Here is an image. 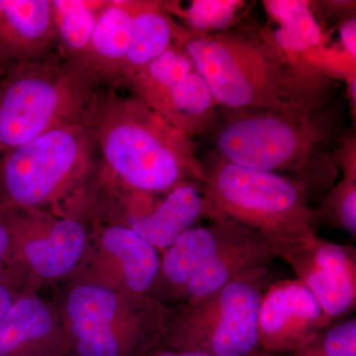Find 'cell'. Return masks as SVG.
Wrapping results in <instances>:
<instances>
[{
    "label": "cell",
    "instance_id": "20",
    "mask_svg": "<svg viewBox=\"0 0 356 356\" xmlns=\"http://www.w3.org/2000/svg\"><path fill=\"white\" fill-rule=\"evenodd\" d=\"M53 329L50 312L33 298L21 299L0 321V356H38L37 344Z\"/></svg>",
    "mask_w": 356,
    "mask_h": 356
},
{
    "label": "cell",
    "instance_id": "5",
    "mask_svg": "<svg viewBox=\"0 0 356 356\" xmlns=\"http://www.w3.org/2000/svg\"><path fill=\"white\" fill-rule=\"evenodd\" d=\"M98 90L86 72L56 56L9 70L0 76V154L86 122Z\"/></svg>",
    "mask_w": 356,
    "mask_h": 356
},
{
    "label": "cell",
    "instance_id": "21",
    "mask_svg": "<svg viewBox=\"0 0 356 356\" xmlns=\"http://www.w3.org/2000/svg\"><path fill=\"white\" fill-rule=\"evenodd\" d=\"M103 245L120 259L124 277L132 291L142 294L153 286L159 270L156 248L131 228L115 226L105 231Z\"/></svg>",
    "mask_w": 356,
    "mask_h": 356
},
{
    "label": "cell",
    "instance_id": "12",
    "mask_svg": "<svg viewBox=\"0 0 356 356\" xmlns=\"http://www.w3.org/2000/svg\"><path fill=\"white\" fill-rule=\"evenodd\" d=\"M264 8L277 24L274 41L295 72L307 83L322 89L324 35L309 1L266 0Z\"/></svg>",
    "mask_w": 356,
    "mask_h": 356
},
{
    "label": "cell",
    "instance_id": "3",
    "mask_svg": "<svg viewBox=\"0 0 356 356\" xmlns=\"http://www.w3.org/2000/svg\"><path fill=\"white\" fill-rule=\"evenodd\" d=\"M229 110L214 134L215 147L222 159L294 178L305 185L310 199L334 186L337 173L332 163L315 156L331 132L317 110L302 114Z\"/></svg>",
    "mask_w": 356,
    "mask_h": 356
},
{
    "label": "cell",
    "instance_id": "13",
    "mask_svg": "<svg viewBox=\"0 0 356 356\" xmlns=\"http://www.w3.org/2000/svg\"><path fill=\"white\" fill-rule=\"evenodd\" d=\"M116 311V295L107 288L83 285L70 293L67 313L76 356H131L132 348L112 325Z\"/></svg>",
    "mask_w": 356,
    "mask_h": 356
},
{
    "label": "cell",
    "instance_id": "30",
    "mask_svg": "<svg viewBox=\"0 0 356 356\" xmlns=\"http://www.w3.org/2000/svg\"><path fill=\"white\" fill-rule=\"evenodd\" d=\"M291 356H312V355H306V353H294V355H292Z\"/></svg>",
    "mask_w": 356,
    "mask_h": 356
},
{
    "label": "cell",
    "instance_id": "29",
    "mask_svg": "<svg viewBox=\"0 0 356 356\" xmlns=\"http://www.w3.org/2000/svg\"><path fill=\"white\" fill-rule=\"evenodd\" d=\"M9 235L8 232L2 222H0V261L6 254L7 245H8Z\"/></svg>",
    "mask_w": 356,
    "mask_h": 356
},
{
    "label": "cell",
    "instance_id": "24",
    "mask_svg": "<svg viewBox=\"0 0 356 356\" xmlns=\"http://www.w3.org/2000/svg\"><path fill=\"white\" fill-rule=\"evenodd\" d=\"M170 15H177L186 24L192 36L217 34L228 29L245 6L242 0H193L186 9L177 2L165 1Z\"/></svg>",
    "mask_w": 356,
    "mask_h": 356
},
{
    "label": "cell",
    "instance_id": "27",
    "mask_svg": "<svg viewBox=\"0 0 356 356\" xmlns=\"http://www.w3.org/2000/svg\"><path fill=\"white\" fill-rule=\"evenodd\" d=\"M138 356H207L199 355V353H187V351H180L170 350V348H154V346L147 350L143 351L140 355Z\"/></svg>",
    "mask_w": 356,
    "mask_h": 356
},
{
    "label": "cell",
    "instance_id": "16",
    "mask_svg": "<svg viewBox=\"0 0 356 356\" xmlns=\"http://www.w3.org/2000/svg\"><path fill=\"white\" fill-rule=\"evenodd\" d=\"M280 257V250L267 238L248 229L227 245L180 291L185 304L192 303L216 291L231 281L268 268Z\"/></svg>",
    "mask_w": 356,
    "mask_h": 356
},
{
    "label": "cell",
    "instance_id": "2",
    "mask_svg": "<svg viewBox=\"0 0 356 356\" xmlns=\"http://www.w3.org/2000/svg\"><path fill=\"white\" fill-rule=\"evenodd\" d=\"M178 34L218 104L285 114L318 110L321 91L295 72L268 30L192 36L182 28Z\"/></svg>",
    "mask_w": 356,
    "mask_h": 356
},
{
    "label": "cell",
    "instance_id": "22",
    "mask_svg": "<svg viewBox=\"0 0 356 356\" xmlns=\"http://www.w3.org/2000/svg\"><path fill=\"white\" fill-rule=\"evenodd\" d=\"M106 0H51L58 47L63 58L74 64L92 36Z\"/></svg>",
    "mask_w": 356,
    "mask_h": 356
},
{
    "label": "cell",
    "instance_id": "14",
    "mask_svg": "<svg viewBox=\"0 0 356 356\" xmlns=\"http://www.w3.org/2000/svg\"><path fill=\"white\" fill-rule=\"evenodd\" d=\"M138 0H106L83 56L74 64L98 86L120 83Z\"/></svg>",
    "mask_w": 356,
    "mask_h": 356
},
{
    "label": "cell",
    "instance_id": "9",
    "mask_svg": "<svg viewBox=\"0 0 356 356\" xmlns=\"http://www.w3.org/2000/svg\"><path fill=\"white\" fill-rule=\"evenodd\" d=\"M283 259L317 300L332 323L350 317L356 308V250L318 235L283 248Z\"/></svg>",
    "mask_w": 356,
    "mask_h": 356
},
{
    "label": "cell",
    "instance_id": "26",
    "mask_svg": "<svg viewBox=\"0 0 356 356\" xmlns=\"http://www.w3.org/2000/svg\"><path fill=\"white\" fill-rule=\"evenodd\" d=\"M341 39L346 55L355 60L356 58V20L355 18L346 21L341 27Z\"/></svg>",
    "mask_w": 356,
    "mask_h": 356
},
{
    "label": "cell",
    "instance_id": "15",
    "mask_svg": "<svg viewBox=\"0 0 356 356\" xmlns=\"http://www.w3.org/2000/svg\"><path fill=\"white\" fill-rule=\"evenodd\" d=\"M248 228L221 216L206 227H193L182 234L166 250L158 275L181 291L227 245L243 236Z\"/></svg>",
    "mask_w": 356,
    "mask_h": 356
},
{
    "label": "cell",
    "instance_id": "23",
    "mask_svg": "<svg viewBox=\"0 0 356 356\" xmlns=\"http://www.w3.org/2000/svg\"><path fill=\"white\" fill-rule=\"evenodd\" d=\"M341 156L343 177L325 192L317 210L315 221L356 236V156L355 140L346 143Z\"/></svg>",
    "mask_w": 356,
    "mask_h": 356
},
{
    "label": "cell",
    "instance_id": "19",
    "mask_svg": "<svg viewBox=\"0 0 356 356\" xmlns=\"http://www.w3.org/2000/svg\"><path fill=\"white\" fill-rule=\"evenodd\" d=\"M86 245L83 227L72 220H63L55 224L47 238L28 243L25 254L40 275L60 277L76 266Z\"/></svg>",
    "mask_w": 356,
    "mask_h": 356
},
{
    "label": "cell",
    "instance_id": "8",
    "mask_svg": "<svg viewBox=\"0 0 356 356\" xmlns=\"http://www.w3.org/2000/svg\"><path fill=\"white\" fill-rule=\"evenodd\" d=\"M123 83L134 96L188 137L207 130L214 122L218 103L177 42Z\"/></svg>",
    "mask_w": 356,
    "mask_h": 356
},
{
    "label": "cell",
    "instance_id": "17",
    "mask_svg": "<svg viewBox=\"0 0 356 356\" xmlns=\"http://www.w3.org/2000/svg\"><path fill=\"white\" fill-rule=\"evenodd\" d=\"M202 217L213 221L217 215L200 186L182 184L170 191L153 211L134 219L131 229L154 248H168Z\"/></svg>",
    "mask_w": 356,
    "mask_h": 356
},
{
    "label": "cell",
    "instance_id": "25",
    "mask_svg": "<svg viewBox=\"0 0 356 356\" xmlns=\"http://www.w3.org/2000/svg\"><path fill=\"white\" fill-rule=\"evenodd\" d=\"M300 353L312 356H356L355 316L332 323Z\"/></svg>",
    "mask_w": 356,
    "mask_h": 356
},
{
    "label": "cell",
    "instance_id": "28",
    "mask_svg": "<svg viewBox=\"0 0 356 356\" xmlns=\"http://www.w3.org/2000/svg\"><path fill=\"white\" fill-rule=\"evenodd\" d=\"M13 305L10 293L6 287L0 285V321L6 315L7 312L10 310Z\"/></svg>",
    "mask_w": 356,
    "mask_h": 356
},
{
    "label": "cell",
    "instance_id": "1",
    "mask_svg": "<svg viewBox=\"0 0 356 356\" xmlns=\"http://www.w3.org/2000/svg\"><path fill=\"white\" fill-rule=\"evenodd\" d=\"M86 123L102 163L131 188L163 192L205 184L192 138L136 96H122L111 86L98 90Z\"/></svg>",
    "mask_w": 356,
    "mask_h": 356
},
{
    "label": "cell",
    "instance_id": "11",
    "mask_svg": "<svg viewBox=\"0 0 356 356\" xmlns=\"http://www.w3.org/2000/svg\"><path fill=\"white\" fill-rule=\"evenodd\" d=\"M58 46L51 0H0V76Z\"/></svg>",
    "mask_w": 356,
    "mask_h": 356
},
{
    "label": "cell",
    "instance_id": "7",
    "mask_svg": "<svg viewBox=\"0 0 356 356\" xmlns=\"http://www.w3.org/2000/svg\"><path fill=\"white\" fill-rule=\"evenodd\" d=\"M98 156L86 122L54 129L0 154V184L22 207L46 202Z\"/></svg>",
    "mask_w": 356,
    "mask_h": 356
},
{
    "label": "cell",
    "instance_id": "18",
    "mask_svg": "<svg viewBox=\"0 0 356 356\" xmlns=\"http://www.w3.org/2000/svg\"><path fill=\"white\" fill-rule=\"evenodd\" d=\"M178 27L165 1L138 0L120 83L165 54L175 43Z\"/></svg>",
    "mask_w": 356,
    "mask_h": 356
},
{
    "label": "cell",
    "instance_id": "4",
    "mask_svg": "<svg viewBox=\"0 0 356 356\" xmlns=\"http://www.w3.org/2000/svg\"><path fill=\"white\" fill-rule=\"evenodd\" d=\"M205 168L202 192L218 216L264 236L280 250L317 236L305 185L286 175L254 170L218 156Z\"/></svg>",
    "mask_w": 356,
    "mask_h": 356
},
{
    "label": "cell",
    "instance_id": "10",
    "mask_svg": "<svg viewBox=\"0 0 356 356\" xmlns=\"http://www.w3.org/2000/svg\"><path fill=\"white\" fill-rule=\"evenodd\" d=\"M332 324L310 290L297 278L274 280L262 295L259 337L266 356L303 351Z\"/></svg>",
    "mask_w": 356,
    "mask_h": 356
},
{
    "label": "cell",
    "instance_id": "6",
    "mask_svg": "<svg viewBox=\"0 0 356 356\" xmlns=\"http://www.w3.org/2000/svg\"><path fill=\"white\" fill-rule=\"evenodd\" d=\"M273 281L268 267L185 304L159 346L207 356H266L259 343V315L262 295Z\"/></svg>",
    "mask_w": 356,
    "mask_h": 356
}]
</instances>
